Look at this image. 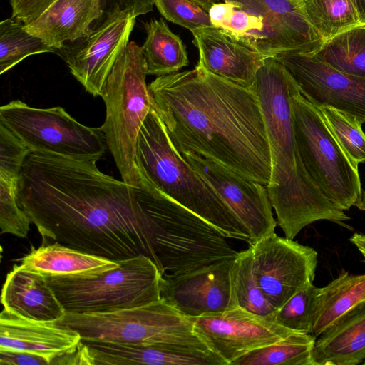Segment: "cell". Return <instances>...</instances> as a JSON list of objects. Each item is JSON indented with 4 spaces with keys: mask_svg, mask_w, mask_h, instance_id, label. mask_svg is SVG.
<instances>
[{
    "mask_svg": "<svg viewBox=\"0 0 365 365\" xmlns=\"http://www.w3.org/2000/svg\"><path fill=\"white\" fill-rule=\"evenodd\" d=\"M197 4H199L200 6H202L206 11H208L209 9L211 7V6L217 3L218 0H193Z\"/></svg>",
    "mask_w": 365,
    "mask_h": 365,
    "instance_id": "b9f144b4",
    "label": "cell"
},
{
    "mask_svg": "<svg viewBox=\"0 0 365 365\" xmlns=\"http://www.w3.org/2000/svg\"><path fill=\"white\" fill-rule=\"evenodd\" d=\"M312 53L340 72L365 79V24L335 36Z\"/></svg>",
    "mask_w": 365,
    "mask_h": 365,
    "instance_id": "484cf974",
    "label": "cell"
},
{
    "mask_svg": "<svg viewBox=\"0 0 365 365\" xmlns=\"http://www.w3.org/2000/svg\"><path fill=\"white\" fill-rule=\"evenodd\" d=\"M55 322L76 331L84 342L204 344L195 334L191 319L162 299L108 312H66Z\"/></svg>",
    "mask_w": 365,
    "mask_h": 365,
    "instance_id": "9c48e42d",
    "label": "cell"
},
{
    "mask_svg": "<svg viewBox=\"0 0 365 365\" xmlns=\"http://www.w3.org/2000/svg\"><path fill=\"white\" fill-rule=\"evenodd\" d=\"M233 4L222 29L268 57L286 52L314 53L323 43L291 0H225Z\"/></svg>",
    "mask_w": 365,
    "mask_h": 365,
    "instance_id": "8fae6325",
    "label": "cell"
},
{
    "mask_svg": "<svg viewBox=\"0 0 365 365\" xmlns=\"http://www.w3.org/2000/svg\"><path fill=\"white\" fill-rule=\"evenodd\" d=\"M147 75L142 47L129 42L100 95L106 105V118L99 128L122 180L135 187L142 185L135 163L137 137L152 108Z\"/></svg>",
    "mask_w": 365,
    "mask_h": 365,
    "instance_id": "8992f818",
    "label": "cell"
},
{
    "mask_svg": "<svg viewBox=\"0 0 365 365\" xmlns=\"http://www.w3.org/2000/svg\"><path fill=\"white\" fill-rule=\"evenodd\" d=\"M144 28L146 38L141 47L148 75H167L188 65L185 46L163 19H152Z\"/></svg>",
    "mask_w": 365,
    "mask_h": 365,
    "instance_id": "d4e9b609",
    "label": "cell"
},
{
    "mask_svg": "<svg viewBox=\"0 0 365 365\" xmlns=\"http://www.w3.org/2000/svg\"><path fill=\"white\" fill-rule=\"evenodd\" d=\"M103 17L74 47L58 51L72 75L95 97L100 96L106 78L129 43L136 19L133 12L121 9Z\"/></svg>",
    "mask_w": 365,
    "mask_h": 365,
    "instance_id": "5bb4252c",
    "label": "cell"
},
{
    "mask_svg": "<svg viewBox=\"0 0 365 365\" xmlns=\"http://www.w3.org/2000/svg\"><path fill=\"white\" fill-rule=\"evenodd\" d=\"M96 162L31 152L19 177V206L43 244L57 242L115 262L141 255L153 262L146 182L130 185L101 172Z\"/></svg>",
    "mask_w": 365,
    "mask_h": 365,
    "instance_id": "6da1fadb",
    "label": "cell"
},
{
    "mask_svg": "<svg viewBox=\"0 0 365 365\" xmlns=\"http://www.w3.org/2000/svg\"><path fill=\"white\" fill-rule=\"evenodd\" d=\"M180 154L229 206L254 243L274 232L277 222L265 185L210 158L191 152Z\"/></svg>",
    "mask_w": 365,
    "mask_h": 365,
    "instance_id": "2e32d148",
    "label": "cell"
},
{
    "mask_svg": "<svg viewBox=\"0 0 365 365\" xmlns=\"http://www.w3.org/2000/svg\"><path fill=\"white\" fill-rule=\"evenodd\" d=\"M231 282L237 307L273 321L278 309L272 304L258 283L250 247L233 259Z\"/></svg>",
    "mask_w": 365,
    "mask_h": 365,
    "instance_id": "f1b7e54d",
    "label": "cell"
},
{
    "mask_svg": "<svg viewBox=\"0 0 365 365\" xmlns=\"http://www.w3.org/2000/svg\"><path fill=\"white\" fill-rule=\"evenodd\" d=\"M297 85L283 63L267 58L253 90L262 109L270 148L271 177L267 186L277 225L294 240L306 226L328 220L348 227L344 210L321 192L304 168L296 143L290 98Z\"/></svg>",
    "mask_w": 365,
    "mask_h": 365,
    "instance_id": "3957f363",
    "label": "cell"
},
{
    "mask_svg": "<svg viewBox=\"0 0 365 365\" xmlns=\"http://www.w3.org/2000/svg\"><path fill=\"white\" fill-rule=\"evenodd\" d=\"M356 207L365 212V191L362 193L361 198Z\"/></svg>",
    "mask_w": 365,
    "mask_h": 365,
    "instance_id": "7bdbcfd3",
    "label": "cell"
},
{
    "mask_svg": "<svg viewBox=\"0 0 365 365\" xmlns=\"http://www.w3.org/2000/svg\"><path fill=\"white\" fill-rule=\"evenodd\" d=\"M152 108L175 148L213 160L266 187L270 148L255 91L199 66L148 85Z\"/></svg>",
    "mask_w": 365,
    "mask_h": 365,
    "instance_id": "7a4b0ae2",
    "label": "cell"
},
{
    "mask_svg": "<svg viewBox=\"0 0 365 365\" xmlns=\"http://www.w3.org/2000/svg\"><path fill=\"white\" fill-rule=\"evenodd\" d=\"M0 124L32 152L96 161L106 153L100 128L79 123L61 106L38 108L11 101L0 108Z\"/></svg>",
    "mask_w": 365,
    "mask_h": 365,
    "instance_id": "30bf717a",
    "label": "cell"
},
{
    "mask_svg": "<svg viewBox=\"0 0 365 365\" xmlns=\"http://www.w3.org/2000/svg\"><path fill=\"white\" fill-rule=\"evenodd\" d=\"M316 339L312 334L294 331L277 342L245 354L231 364L314 365L313 351Z\"/></svg>",
    "mask_w": 365,
    "mask_h": 365,
    "instance_id": "83f0119b",
    "label": "cell"
},
{
    "mask_svg": "<svg viewBox=\"0 0 365 365\" xmlns=\"http://www.w3.org/2000/svg\"><path fill=\"white\" fill-rule=\"evenodd\" d=\"M349 240L357 247L365 259V235L354 233Z\"/></svg>",
    "mask_w": 365,
    "mask_h": 365,
    "instance_id": "ab89813d",
    "label": "cell"
},
{
    "mask_svg": "<svg viewBox=\"0 0 365 365\" xmlns=\"http://www.w3.org/2000/svg\"><path fill=\"white\" fill-rule=\"evenodd\" d=\"M32 151L0 124V176L19 179L24 163Z\"/></svg>",
    "mask_w": 365,
    "mask_h": 365,
    "instance_id": "e575fe53",
    "label": "cell"
},
{
    "mask_svg": "<svg viewBox=\"0 0 365 365\" xmlns=\"http://www.w3.org/2000/svg\"><path fill=\"white\" fill-rule=\"evenodd\" d=\"M297 4L323 43L361 24L351 0H300Z\"/></svg>",
    "mask_w": 365,
    "mask_h": 365,
    "instance_id": "4316f807",
    "label": "cell"
},
{
    "mask_svg": "<svg viewBox=\"0 0 365 365\" xmlns=\"http://www.w3.org/2000/svg\"><path fill=\"white\" fill-rule=\"evenodd\" d=\"M19 180L0 176V228L1 234L25 238L32 222L18 202Z\"/></svg>",
    "mask_w": 365,
    "mask_h": 365,
    "instance_id": "d6a6232c",
    "label": "cell"
},
{
    "mask_svg": "<svg viewBox=\"0 0 365 365\" xmlns=\"http://www.w3.org/2000/svg\"><path fill=\"white\" fill-rule=\"evenodd\" d=\"M56 50L29 33L25 24L13 16L0 23V74L7 72L31 55Z\"/></svg>",
    "mask_w": 365,
    "mask_h": 365,
    "instance_id": "f546056e",
    "label": "cell"
},
{
    "mask_svg": "<svg viewBox=\"0 0 365 365\" xmlns=\"http://www.w3.org/2000/svg\"><path fill=\"white\" fill-rule=\"evenodd\" d=\"M115 269L88 278H46L66 312H108L160 299L162 274L145 255L118 261Z\"/></svg>",
    "mask_w": 365,
    "mask_h": 365,
    "instance_id": "ba28073f",
    "label": "cell"
},
{
    "mask_svg": "<svg viewBox=\"0 0 365 365\" xmlns=\"http://www.w3.org/2000/svg\"><path fill=\"white\" fill-rule=\"evenodd\" d=\"M24 269L46 278H88L113 270L119 263L83 252L57 242L31 248L19 259Z\"/></svg>",
    "mask_w": 365,
    "mask_h": 365,
    "instance_id": "7402d4cb",
    "label": "cell"
},
{
    "mask_svg": "<svg viewBox=\"0 0 365 365\" xmlns=\"http://www.w3.org/2000/svg\"><path fill=\"white\" fill-rule=\"evenodd\" d=\"M314 365H356L365 360V301L349 310L316 339Z\"/></svg>",
    "mask_w": 365,
    "mask_h": 365,
    "instance_id": "603a6c76",
    "label": "cell"
},
{
    "mask_svg": "<svg viewBox=\"0 0 365 365\" xmlns=\"http://www.w3.org/2000/svg\"><path fill=\"white\" fill-rule=\"evenodd\" d=\"M145 182L148 235L162 275L190 272L238 255L218 230Z\"/></svg>",
    "mask_w": 365,
    "mask_h": 365,
    "instance_id": "5b68a950",
    "label": "cell"
},
{
    "mask_svg": "<svg viewBox=\"0 0 365 365\" xmlns=\"http://www.w3.org/2000/svg\"><path fill=\"white\" fill-rule=\"evenodd\" d=\"M362 364H363L364 365H365V360H364V361Z\"/></svg>",
    "mask_w": 365,
    "mask_h": 365,
    "instance_id": "f6af8a7d",
    "label": "cell"
},
{
    "mask_svg": "<svg viewBox=\"0 0 365 365\" xmlns=\"http://www.w3.org/2000/svg\"><path fill=\"white\" fill-rule=\"evenodd\" d=\"M101 3L103 17L116 9L130 11L138 17L153 11L154 5L153 0H101Z\"/></svg>",
    "mask_w": 365,
    "mask_h": 365,
    "instance_id": "74e56055",
    "label": "cell"
},
{
    "mask_svg": "<svg viewBox=\"0 0 365 365\" xmlns=\"http://www.w3.org/2000/svg\"><path fill=\"white\" fill-rule=\"evenodd\" d=\"M135 163L140 178L225 237L250 245L254 243L249 231L229 206L175 148L153 108L137 137Z\"/></svg>",
    "mask_w": 365,
    "mask_h": 365,
    "instance_id": "277c9868",
    "label": "cell"
},
{
    "mask_svg": "<svg viewBox=\"0 0 365 365\" xmlns=\"http://www.w3.org/2000/svg\"><path fill=\"white\" fill-rule=\"evenodd\" d=\"M255 274L272 304L280 308L308 282H313L317 251L275 232L250 245Z\"/></svg>",
    "mask_w": 365,
    "mask_h": 365,
    "instance_id": "7c38bea8",
    "label": "cell"
},
{
    "mask_svg": "<svg viewBox=\"0 0 365 365\" xmlns=\"http://www.w3.org/2000/svg\"><path fill=\"white\" fill-rule=\"evenodd\" d=\"M319 292L320 288L313 282L305 284L278 309L273 321L290 330L312 334Z\"/></svg>",
    "mask_w": 365,
    "mask_h": 365,
    "instance_id": "4dcf8cb0",
    "label": "cell"
},
{
    "mask_svg": "<svg viewBox=\"0 0 365 365\" xmlns=\"http://www.w3.org/2000/svg\"><path fill=\"white\" fill-rule=\"evenodd\" d=\"M290 102L298 153L310 178L339 208L348 210L356 206L362 195L358 165L346 155L319 108L300 93L297 86Z\"/></svg>",
    "mask_w": 365,
    "mask_h": 365,
    "instance_id": "52a82bcc",
    "label": "cell"
},
{
    "mask_svg": "<svg viewBox=\"0 0 365 365\" xmlns=\"http://www.w3.org/2000/svg\"><path fill=\"white\" fill-rule=\"evenodd\" d=\"M332 135L355 164L365 162V133L356 119L327 106L317 107Z\"/></svg>",
    "mask_w": 365,
    "mask_h": 365,
    "instance_id": "1f68e13d",
    "label": "cell"
},
{
    "mask_svg": "<svg viewBox=\"0 0 365 365\" xmlns=\"http://www.w3.org/2000/svg\"><path fill=\"white\" fill-rule=\"evenodd\" d=\"M81 341L75 330L55 322L19 317L3 309L0 314V349L29 351L55 360L76 351Z\"/></svg>",
    "mask_w": 365,
    "mask_h": 365,
    "instance_id": "d6986e66",
    "label": "cell"
},
{
    "mask_svg": "<svg viewBox=\"0 0 365 365\" xmlns=\"http://www.w3.org/2000/svg\"><path fill=\"white\" fill-rule=\"evenodd\" d=\"M191 320L195 334L227 365L294 332L239 307Z\"/></svg>",
    "mask_w": 365,
    "mask_h": 365,
    "instance_id": "9a60e30c",
    "label": "cell"
},
{
    "mask_svg": "<svg viewBox=\"0 0 365 365\" xmlns=\"http://www.w3.org/2000/svg\"><path fill=\"white\" fill-rule=\"evenodd\" d=\"M197 66L206 71L253 89L257 72L268 58L241 38L216 27L193 31Z\"/></svg>",
    "mask_w": 365,
    "mask_h": 365,
    "instance_id": "ac0fdd59",
    "label": "cell"
},
{
    "mask_svg": "<svg viewBox=\"0 0 365 365\" xmlns=\"http://www.w3.org/2000/svg\"><path fill=\"white\" fill-rule=\"evenodd\" d=\"M153 3L164 18L191 32L214 27L208 11L193 0H153Z\"/></svg>",
    "mask_w": 365,
    "mask_h": 365,
    "instance_id": "836d02e7",
    "label": "cell"
},
{
    "mask_svg": "<svg viewBox=\"0 0 365 365\" xmlns=\"http://www.w3.org/2000/svg\"><path fill=\"white\" fill-rule=\"evenodd\" d=\"M291 1L297 4L300 0H291Z\"/></svg>",
    "mask_w": 365,
    "mask_h": 365,
    "instance_id": "ee69618b",
    "label": "cell"
},
{
    "mask_svg": "<svg viewBox=\"0 0 365 365\" xmlns=\"http://www.w3.org/2000/svg\"><path fill=\"white\" fill-rule=\"evenodd\" d=\"M317 107L327 106L365 123V79L340 72L312 53L286 52L274 56Z\"/></svg>",
    "mask_w": 365,
    "mask_h": 365,
    "instance_id": "4fadbf2b",
    "label": "cell"
},
{
    "mask_svg": "<svg viewBox=\"0 0 365 365\" xmlns=\"http://www.w3.org/2000/svg\"><path fill=\"white\" fill-rule=\"evenodd\" d=\"M0 365H55V360L29 351L0 349Z\"/></svg>",
    "mask_w": 365,
    "mask_h": 365,
    "instance_id": "8d00e7d4",
    "label": "cell"
},
{
    "mask_svg": "<svg viewBox=\"0 0 365 365\" xmlns=\"http://www.w3.org/2000/svg\"><path fill=\"white\" fill-rule=\"evenodd\" d=\"M232 261L222 260L187 273L162 275L160 299L189 319L237 307L231 282Z\"/></svg>",
    "mask_w": 365,
    "mask_h": 365,
    "instance_id": "e0dca14e",
    "label": "cell"
},
{
    "mask_svg": "<svg viewBox=\"0 0 365 365\" xmlns=\"http://www.w3.org/2000/svg\"><path fill=\"white\" fill-rule=\"evenodd\" d=\"M1 302L6 312L34 320L56 322L66 314L46 278L20 264L7 274Z\"/></svg>",
    "mask_w": 365,
    "mask_h": 365,
    "instance_id": "44dd1931",
    "label": "cell"
},
{
    "mask_svg": "<svg viewBox=\"0 0 365 365\" xmlns=\"http://www.w3.org/2000/svg\"><path fill=\"white\" fill-rule=\"evenodd\" d=\"M233 11L230 2L215 3L208 10L210 21L214 27L223 29L229 22Z\"/></svg>",
    "mask_w": 365,
    "mask_h": 365,
    "instance_id": "f35d334b",
    "label": "cell"
},
{
    "mask_svg": "<svg viewBox=\"0 0 365 365\" xmlns=\"http://www.w3.org/2000/svg\"><path fill=\"white\" fill-rule=\"evenodd\" d=\"M365 301V274L342 272L327 285L320 288L314 326L316 338L344 314Z\"/></svg>",
    "mask_w": 365,
    "mask_h": 365,
    "instance_id": "cb8c5ba5",
    "label": "cell"
},
{
    "mask_svg": "<svg viewBox=\"0 0 365 365\" xmlns=\"http://www.w3.org/2000/svg\"><path fill=\"white\" fill-rule=\"evenodd\" d=\"M103 16L101 0H55L25 28L57 51L87 36Z\"/></svg>",
    "mask_w": 365,
    "mask_h": 365,
    "instance_id": "ffe728a7",
    "label": "cell"
},
{
    "mask_svg": "<svg viewBox=\"0 0 365 365\" xmlns=\"http://www.w3.org/2000/svg\"><path fill=\"white\" fill-rule=\"evenodd\" d=\"M12 16L25 25L35 21L55 0H9Z\"/></svg>",
    "mask_w": 365,
    "mask_h": 365,
    "instance_id": "d590c367",
    "label": "cell"
},
{
    "mask_svg": "<svg viewBox=\"0 0 365 365\" xmlns=\"http://www.w3.org/2000/svg\"><path fill=\"white\" fill-rule=\"evenodd\" d=\"M361 24H365V0H351Z\"/></svg>",
    "mask_w": 365,
    "mask_h": 365,
    "instance_id": "60d3db41",
    "label": "cell"
}]
</instances>
